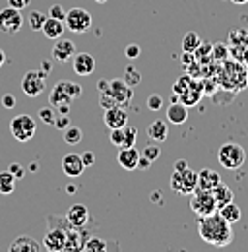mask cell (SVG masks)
<instances>
[{"label":"cell","mask_w":248,"mask_h":252,"mask_svg":"<svg viewBox=\"0 0 248 252\" xmlns=\"http://www.w3.org/2000/svg\"><path fill=\"white\" fill-rule=\"evenodd\" d=\"M84 251L88 252H105L109 251V243L103 239V237H97V235H90L86 245H84Z\"/></svg>","instance_id":"26"},{"label":"cell","mask_w":248,"mask_h":252,"mask_svg":"<svg viewBox=\"0 0 248 252\" xmlns=\"http://www.w3.org/2000/svg\"><path fill=\"white\" fill-rule=\"evenodd\" d=\"M45 20H47V16H45L43 12L33 10V12L30 14V18H28V24H30V28L33 30V32H41V28H43Z\"/></svg>","instance_id":"30"},{"label":"cell","mask_w":248,"mask_h":252,"mask_svg":"<svg viewBox=\"0 0 248 252\" xmlns=\"http://www.w3.org/2000/svg\"><path fill=\"white\" fill-rule=\"evenodd\" d=\"M4 64H6V53H4L2 49H0V68H2Z\"/></svg>","instance_id":"52"},{"label":"cell","mask_w":248,"mask_h":252,"mask_svg":"<svg viewBox=\"0 0 248 252\" xmlns=\"http://www.w3.org/2000/svg\"><path fill=\"white\" fill-rule=\"evenodd\" d=\"M171 189L179 194L190 196L194 190L198 189V173L192 171L190 167H186L183 171H173L171 177Z\"/></svg>","instance_id":"6"},{"label":"cell","mask_w":248,"mask_h":252,"mask_svg":"<svg viewBox=\"0 0 248 252\" xmlns=\"http://www.w3.org/2000/svg\"><path fill=\"white\" fill-rule=\"evenodd\" d=\"M99 105L103 109H111V107L117 105V101H115V97L109 94V92H105V94H99Z\"/></svg>","instance_id":"39"},{"label":"cell","mask_w":248,"mask_h":252,"mask_svg":"<svg viewBox=\"0 0 248 252\" xmlns=\"http://www.w3.org/2000/svg\"><path fill=\"white\" fill-rule=\"evenodd\" d=\"M47 233L43 237V247L51 252H61L66 247V237H68V229L72 227L66 216H49L47 218Z\"/></svg>","instance_id":"2"},{"label":"cell","mask_w":248,"mask_h":252,"mask_svg":"<svg viewBox=\"0 0 248 252\" xmlns=\"http://www.w3.org/2000/svg\"><path fill=\"white\" fill-rule=\"evenodd\" d=\"M39 119L45 125H53L55 119H57V109L55 107H43V109H39Z\"/></svg>","instance_id":"33"},{"label":"cell","mask_w":248,"mask_h":252,"mask_svg":"<svg viewBox=\"0 0 248 252\" xmlns=\"http://www.w3.org/2000/svg\"><path fill=\"white\" fill-rule=\"evenodd\" d=\"M43 249L41 243H37L30 235H20L12 245H10V252H39Z\"/></svg>","instance_id":"20"},{"label":"cell","mask_w":248,"mask_h":252,"mask_svg":"<svg viewBox=\"0 0 248 252\" xmlns=\"http://www.w3.org/2000/svg\"><path fill=\"white\" fill-rule=\"evenodd\" d=\"M41 66H43V68H41L43 72H47V74H51V72H53V66H51V63H49V61H43V63H41Z\"/></svg>","instance_id":"51"},{"label":"cell","mask_w":248,"mask_h":252,"mask_svg":"<svg viewBox=\"0 0 248 252\" xmlns=\"http://www.w3.org/2000/svg\"><path fill=\"white\" fill-rule=\"evenodd\" d=\"M146 105H148L150 111H155V113H157V111L163 109V97L159 94H152L148 97V103H146Z\"/></svg>","instance_id":"37"},{"label":"cell","mask_w":248,"mask_h":252,"mask_svg":"<svg viewBox=\"0 0 248 252\" xmlns=\"http://www.w3.org/2000/svg\"><path fill=\"white\" fill-rule=\"evenodd\" d=\"M47 72L43 70H30L22 78V92L28 97H39L47 88Z\"/></svg>","instance_id":"9"},{"label":"cell","mask_w":248,"mask_h":252,"mask_svg":"<svg viewBox=\"0 0 248 252\" xmlns=\"http://www.w3.org/2000/svg\"><path fill=\"white\" fill-rule=\"evenodd\" d=\"M103 121L105 126L111 130V128H123L128 125V111H126V105H115L111 109H105V115H103Z\"/></svg>","instance_id":"12"},{"label":"cell","mask_w":248,"mask_h":252,"mask_svg":"<svg viewBox=\"0 0 248 252\" xmlns=\"http://www.w3.org/2000/svg\"><path fill=\"white\" fill-rule=\"evenodd\" d=\"M138 159H140V152H138L134 146H130V148H121V150H119V156H117L119 165H121L123 169H126V171L138 169Z\"/></svg>","instance_id":"18"},{"label":"cell","mask_w":248,"mask_h":252,"mask_svg":"<svg viewBox=\"0 0 248 252\" xmlns=\"http://www.w3.org/2000/svg\"><path fill=\"white\" fill-rule=\"evenodd\" d=\"M123 80L128 84V86H132V88H134V86H138V84L142 82V74H140V72H138L134 66H128V68L124 70Z\"/></svg>","instance_id":"31"},{"label":"cell","mask_w":248,"mask_h":252,"mask_svg":"<svg viewBox=\"0 0 248 252\" xmlns=\"http://www.w3.org/2000/svg\"><path fill=\"white\" fill-rule=\"evenodd\" d=\"M53 126L59 128V130H64L66 126H70V117L68 115H62V113H57V119H55Z\"/></svg>","instance_id":"42"},{"label":"cell","mask_w":248,"mask_h":252,"mask_svg":"<svg viewBox=\"0 0 248 252\" xmlns=\"http://www.w3.org/2000/svg\"><path fill=\"white\" fill-rule=\"evenodd\" d=\"M66 190H68V194H74V192H76V187H74V185H70Z\"/></svg>","instance_id":"54"},{"label":"cell","mask_w":248,"mask_h":252,"mask_svg":"<svg viewBox=\"0 0 248 252\" xmlns=\"http://www.w3.org/2000/svg\"><path fill=\"white\" fill-rule=\"evenodd\" d=\"M217 161L221 163V167H225L227 171H237L245 165L247 161V152L241 144L237 142H227L221 144L219 152H217Z\"/></svg>","instance_id":"4"},{"label":"cell","mask_w":248,"mask_h":252,"mask_svg":"<svg viewBox=\"0 0 248 252\" xmlns=\"http://www.w3.org/2000/svg\"><path fill=\"white\" fill-rule=\"evenodd\" d=\"M198 233L202 237L204 243L217 247V249H225L233 243V229L231 223L225 220L219 212H214L210 216H204L198 221Z\"/></svg>","instance_id":"1"},{"label":"cell","mask_w":248,"mask_h":252,"mask_svg":"<svg viewBox=\"0 0 248 252\" xmlns=\"http://www.w3.org/2000/svg\"><path fill=\"white\" fill-rule=\"evenodd\" d=\"M233 4H237V6H243V4H247L248 0H231Z\"/></svg>","instance_id":"53"},{"label":"cell","mask_w":248,"mask_h":252,"mask_svg":"<svg viewBox=\"0 0 248 252\" xmlns=\"http://www.w3.org/2000/svg\"><path fill=\"white\" fill-rule=\"evenodd\" d=\"M212 194H214V198H216L217 210H219L221 206H225V204L233 202V190L229 189L225 183H219L216 189L212 190Z\"/></svg>","instance_id":"25"},{"label":"cell","mask_w":248,"mask_h":252,"mask_svg":"<svg viewBox=\"0 0 248 252\" xmlns=\"http://www.w3.org/2000/svg\"><path fill=\"white\" fill-rule=\"evenodd\" d=\"M95 2H99V4H103V2H107V0H95Z\"/></svg>","instance_id":"55"},{"label":"cell","mask_w":248,"mask_h":252,"mask_svg":"<svg viewBox=\"0 0 248 252\" xmlns=\"http://www.w3.org/2000/svg\"><path fill=\"white\" fill-rule=\"evenodd\" d=\"M66 28L72 33H88L92 30L93 18L86 8H72L66 12Z\"/></svg>","instance_id":"7"},{"label":"cell","mask_w":248,"mask_h":252,"mask_svg":"<svg viewBox=\"0 0 248 252\" xmlns=\"http://www.w3.org/2000/svg\"><path fill=\"white\" fill-rule=\"evenodd\" d=\"M111 144L117 148L124 146V126L123 128H111Z\"/></svg>","instance_id":"36"},{"label":"cell","mask_w":248,"mask_h":252,"mask_svg":"<svg viewBox=\"0 0 248 252\" xmlns=\"http://www.w3.org/2000/svg\"><path fill=\"white\" fill-rule=\"evenodd\" d=\"M167 121L175 126L185 125L188 121V107L181 101H173L169 105V109H167Z\"/></svg>","instance_id":"19"},{"label":"cell","mask_w":248,"mask_h":252,"mask_svg":"<svg viewBox=\"0 0 248 252\" xmlns=\"http://www.w3.org/2000/svg\"><path fill=\"white\" fill-rule=\"evenodd\" d=\"M41 32L43 35L47 37V39H53V41H57V39H61L62 33H64V22L62 20H57V18H47L45 20V24H43V28H41Z\"/></svg>","instance_id":"22"},{"label":"cell","mask_w":248,"mask_h":252,"mask_svg":"<svg viewBox=\"0 0 248 252\" xmlns=\"http://www.w3.org/2000/svg\"><path fill=\"white\" fill-rule=\"evenodd\" d=\"M92 233L86 231V227L78 229V227H70L68 229V237H66V247L64 251H84V245L88 241Z\"/></svg>","instance_id":"15"},{"label":"cell","mask_w":248,"mask_h":252,"mask_svg":"<svg viewBox=\"0 0 248 252\" xmlns=\"http://www.w3.org/2000/svg\"><path fill=\"white\" fill-rule=\"evenodd\" d=\"M140 154H142L144 158H148L150 161H152V163H154V161H157V159H159V156H161V148H159V146H157V142H155V144H150V146H146V148H144Z\"/></svg>","instance_id":"34"},{"label":"cell","mask_w":248,"mask_h":252,"mask_svg":"<svg viewBox=\"0 0 248 252\" xmlns=\"http://www.w3.org/2000/svg\"><path fill=\"white\" fill-rule=\"evenodd\" d=\"M225 220L229 221L231 225H235V223H239L241 218H243V212H241V208L235 204V202H229V204H225V206H221L219 210H217Z\"/></svg>","instance_id":"24"},{"label":"cell","mask_w":248,"mask_h":252,"mask_svg":"<svg viewBox=\"0 0 248 252\" xmlns=\"http://www.w3.org/2000/svg\"><path fill=\"white\" fill-rule=\"evenodd\" d=\"M136 140H138V128H134V126H124V146L123 148H130V146H134L136 144Z\"/></svg>","instance_id":"32"},{"label":"cell","mask_w":248,"mask_h":252,"mask_svg":"<svg viewBox=\"0 0 248 252\" xmlns=\"http://www.w3.org/2000/svg\"><path fill=\"white\" fill-rule=\"evenodd\" d=\"M186 167H190L188 163H186L185 159H179V161H175V171H183Z\"/></svg>","instance_id":"50"},{"label":"cell","mask_w":248,"mask_h":252,"mask_svg":"<svg viewBox=\"0 0 248 252\" xmlns=\"http://www.w3.org/2000/svg\"><path fill=\"white\" fill-rule=\"evenodd\" d=\"M109 94L115 97L117 105H128L132 101V97H134L132 86H128L123 78L109 80Z\"/></svg>","instance_id":"11"},{"label":"cell","mask_w":248,"mask_h":252,"mask_svg":"<svg viewBox=\"0 0 248 252\" xmlns=\"http://www.w3.org/2000/svg\"><path fill=\"white\" fill-rule=\"evenodd\" d=\"M190 84H192V80H190V78H181V80H179V82L173 86V94L181 95L185 90H188V86H190Z\"/></svg>","instance_id":"41"},{"label":"cell","mask_w":248,"mask_h":252,"mask_svg":"<svg viewBox=\"0 0 248 252\" xmlns=\"http://www.w3.org/2000/svg\"><path fill=\"white\" fill-rule=\"evenodd\" d=\"M31 0H8V6L16 8V10H26L30 6Z\"/></svg>","instance_id":"46"},{"label":"cell","mask_w":248,"mask_h":252,"mask_svg":"<svg viewBox=\"0 0 248 252\" xmlns=\"http://www.w3.org/2000/svg\"><path fill=\"white\" fill-rule=\"evenodd\" d=\"M8 171H10V173H12L14 177H16V181H18V179H24V177H26V169H24L22 165H18V163H12Z\"/></svg>","instance_id":"43"},{"label":"cell","mask_w":248,"mask_h":252,"mask_svg":"<svg viewBox=\"0 0 248 252\" xmlns=\"http://www.w3.org/2000/svg\"><path fill=\"white\" fill-rule=\"evenodd\" d=\"M138 167H140V169H150V167H152V161H150L148 158H144V156L140 154V159H138Z\"/></svg>","instance_id":"48"},{"label":"cell","mask_w":248,"mask_h":252,"mask_svg":"<svg viewBox=\"0 0 248 252\" xmlns=\"http://www.w3.org/2000/svg\"><path fill=\"white\" fill-rule=\"evenodd\" d=\"M190 210H192L198 218H204V216H210V214L217 212V204H216L214 194L208 192V190L196 189L190 194Z\"/></svg>","instance_id":"5"},{"label":"cell","mask_w":248,"mask_h":252,"mask_svg":"<svg viewBox=\"0 0 248 252\" xmlns=\"http://www.w3.org/2000/svg\"><path fill=\"white\" fill-rule=\"evenodd\" d=\"M148 136H150V140H154L157 144L165 142V140L169 138L167 123H163V121H154V123L150 125V128H148Z\"/></svg>","instance_id":"23"},{"label":"cell","mask_w":248,"mask_h":252,"mask_svg":"<svg viewBox=\"0 0 248 252\" xmlns=\"http://www.w3.org/2000/svg\"><path fill=\"white\" fill-rule=\"evenodd\" d=\"M202 45V39L196 32H188L183 37V53H194Z\"/></svg>","instance_id":"28"},{"label":"cell","mask_w":248,"mask_h":252,"mask_svg":"<svg viewBox=\"0 0 248 252\" xmlns=\"http://www.w3.org/2000/svg\"><path fill=\"white\" fill-rule=\"evenodd\" d=\"M2 107H4V109H14V107H16V97L12 94L2 95Z\"/></svg>","instance_id":"45"},{"label":"cell","mask_w":248,"mask_h":252,"mask_svg":"<svg viewBox=\"0 0 248 252\" xmlns=\"http://www.w3.org/2000/svg\"><path fill=\"white\" fill-rule=\"evenodd\" d=\"M49 16H51V18H57V20H62V22H64V18H66V10L62 8L61 4H53V6L49 8Z\"/></svg>","instance_id":"40"},{"label":"cell","mask_w":248,"mask_h":252,"mask_svg":"<svg viewBox=\"0 0 248 252\" xmlns=\"http://www.w3.org/2000/svg\"><path fill=\"white\" fill-rule=\"evenodd\" d=\"M95 66H97V63L90 53H76L72 57V68L78 76H92L95 72Z\"/></svg>","instance_id":"13"},{"label":"cell","mask_w":248,"mask_h":252,"mask_svg":"<svg viewBox=\"0 0 248 252\" xmlns=\"http://www.w3.org/2000/svg\"><path fill=\"white\" fill-rule=\"evenodd\" d=\"M16 189V177L10 171L0 173V194H12Z\"/></svg>","instance_id":"29"},{"label":"cell","mask_w":248,"mask_h":252,"mask_svg":"<svg viewBox=\"0 0 248 252\" xmlns=\"http://www.w3.org/2000/svg\"><path fill=\"white\" fill-rule=\"evenodd\" d=\"M82 161H84L86 167H92L93 163H95V154L93 152H84L82 154Z\"/></svg>","instance_id":"47"},{"label":"cell","mask_w":248,"mask_h":252,"mask_svg":"<svg viewBox=\"0 0 248 252\" xmlns=\"http://www.w3.org/2000/svg\"><path fill=\"white\" fill-rule=\"evenodd\" d=\"M212 57H214L216 61H225V59L229 57V47L223 45V43H217V45L212 47Z\"/></svg>","instance_id":"35"},{"label":"cell","mask_w":248,"mask_h":252,"mask_svg":"<svg viewBox=\"0 0 248 252\" xmlns=\"http://www.w3.org/2000/svg\"><path fill=\"white\" fill-rule=\"evenodd\" d=\"M124 55H126L128 59H138V57H140V47L132 43V45H128V47L124 49Z\"/></svg>","instance_id":"44"},{"label":"cell","mask_w":248,"mask_h":252,"mask_svg":"<svg viewBox=\"0 0 248 252\" xmlns=\"http://www.w3.org/2000/svg\"><path fill=\"white\" fill-rule=\"evenodd\" d=\"M97 92H99V94L109 92V80H99V84H97Z\"/></svg>","instance_id":"49"},{"label":"cell","mask_w":248,"mask_h":252,"mask_svg":"<svg viewBox=\"0 0 248 252\" xmlns=\"http://www.w3.org/2000/svg\"><path fill=\"white\" fill-rule=\"evenodd\" d=\"M219 183H221V177H219V173L214 171V169H202L198 173V189L200 190L212 192Z\"/></svg>","instance_id":"21"},{"label":"cell","mask_w":248,"mask_h":252,"mask_svg":"<svg viewBox=\"0 0 248 252\" xmlns=\"http://www.w3.org/2000/svg\"><path fill=\"white\" fill-rule=\"evenodd\" d=\"M84 169H86V165H84L80 154H66L62 158V171H64L66 177L76 179V177H80L84 173Z\"/></svg>","instance_id":"16"},{"label":"cell","mask_w":248,"mask_h":252,"mask_svg":"<svg viewBox=\"0 0 248 252\" xmlns=\"http://www.w3.org/2000/svg\"><path fill=\"white\" fill-rule=\"evenodd\" d=\"M10 132L18 142H30L37 132V125L30 115H18L10 121Z\"/></svg>","instance_id":"8"},{"label":"cell","mask_w":248,"mask_h":252,"mask_svg":"<svg viewBox=\"0 0 248 252\" xmlns=\"http://www.w3.org/2000/svg\"><path fill=\"white\" fill-rule=\"evenodd\" d=\"M212 47H214L212 43H202V45L194 51V59H198V61H200L202 57H212Z\"/></svg>","instance_id":"38"},{"label":"cell","mask_w":248,"mask_h":252,"mask_svg":"<svg viewBox=\"0 0 248 252\" xmlns=\"http://www.w3.org/2000/svg\"><path fill=\"white\" fill-rule=\"evenodd\" d=\"M82 97V86L70 80H61L55 84V88L51 90L49 95V103L51 107H61V105H72L76 99Z\"/></svg>","instance_id":"3"},{"label":"cell","mask_w":248,"mask_h":252,"mask_svg":"<svg viewBox=\"0 0 248 252\" xmlns=\"http://www.w3.org/2000/svg\"><path fill=\"white\" fill-rule=\"evenodd\" d=\"M82 140H84V132H82V128L72 126V125L64 128V142H66L68 146H78Z\"/></svg>","instance_id":"27"},{"label":"cell","mask_w":248,"mask_h":252,"mask_svg":"<svg viewBox=\"0 0 248 252\" xmlns=\"http://www.w3.org/2000/svg\"><path fill=\"white\" fill-rule=\"evenodd\" d=\"M78 51H76V45H74V41H70V39H57V43H55V47H53V59L55 61H59V63H68V61H72V57L76 55Z\"/></svg>","instance_id":"17"},{"label":"cell","mask_w":248,"mask_h":252,"mask_svg":"<svg viewBox=\"0 0 248 252\" xmlns=\"http://www.w3.org/2000/svg\"><path fill=\"white\" fill-rule=\"evenodd\" d=\"M24 26V16L22 10H16L12 6L0 10V32L8 35H16Z\"/></svg>","instance_id":"10"},{"label":"cell","mask_w":248,"mask_h":252,"mask_svg":"<svg viewBox=\"0 0 248 252\" xmlns=\"http://www.w3.org/2000/svg\"><path fill=\"white\" fill-rule=\"evenodd\" d=\"M66 220L68 223L72 225V227H78V229H82V227H88L90 225V210H88V206H84V204H74V206H70V210H68V214H66Z\"/></svg>","instance_id":"14"}]
</instances>
